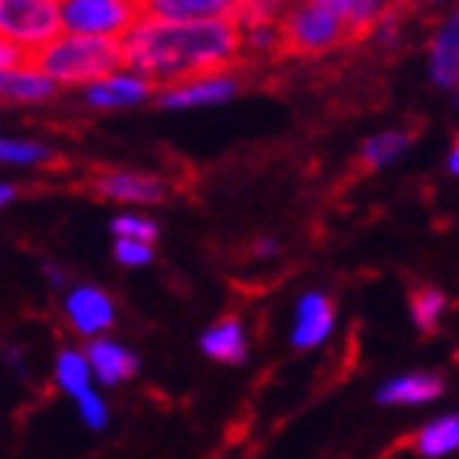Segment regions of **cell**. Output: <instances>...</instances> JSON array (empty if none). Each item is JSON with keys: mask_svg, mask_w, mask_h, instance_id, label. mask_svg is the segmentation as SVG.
<instances>
[{"mask_svg": "<svg viewBox=\"0 0 459 459\" xmlns=\"http://www.w3.org/2000/svg\"><path fill=\"white\" fill-rule=\"evenodd\" d=\"M247 39L233 20H142L122 37L125 66L152 86H187L243 63Z\"/></svg>", "mask_w": 459, "mask_h": 459, "instance_id": "cell-1", "label": "cell"}, {"mask_svg": "<svg viewBox=\"0 0 459 459\" xmlns=\"http://www.w3.org/2000/svg\"><path fill=\"white\" fill-rule=\"evenodd\" d=\"M125 63L122 39L115 37H79L63 33L39 49H30L27 66L49 76L53 82H102Z\"/></svg>", "mask_w": 459, "mask_h": 459, "instance_id": "cell-2", "label": "cell"}, {"mask_svg": "<svg viewBox=\"0 0 459 459\" xmlns=\"http://www.w3.org/2000/svg\"><path fill=\"white\" fill-rule=\"evenodd\" d=\"M344 43H351L348 23L316 0H306L286 10V17L279 23L276 56H325Z\"/></svg>", "mask_w": 459, "mask_h": 459, "instance_id": "cell-3", "label": "cell"}, {"mask_svg": "<svg viewBox=\"0 0 459 459\" xmlns=\"http://www.w3.org/2000/svg\"><path fill=\"white\" fill-rule=\"evenodd\" d=\"M0 33L23 49L63 37V0H0Z\"/></svg>", "mask_w": 459, "mask_h": 459, "instance_id": "cell-4", "label": "cell"}, {"mask_svg": "<svg viewBox=\"0 0 459 459\" xmlns=\"http://www.w3.org/2000/svg\"><path fill=\"white\" fill-rule=\"evenodd\" d=\"M142 20L134 0H63V30L79 37H125Z\"/></svg>", "mask_w": 459, "mask_h": 459, "instance_id": "cell-5", "label": "cell"}, {"mask_svg": "<svg viewBox=\"0 0 459 459\" xmlns=\"http://www.w3.org/2000/svg\"><path fill=\"white\" fill-rule=\"evenodd\" d=\"M66 318L79 335L99 338L115 322V302L99 286H79L66 296Z\"/></svg>", "mask_w": 459, "mask_h": 459, "instance_id": "cell-6", "label": "cell"}, {"mask_svg": "<svg viewBox=\"0 0 459 459\" xmlns=\"http://www.w3.org/2000/svg\"><path fill=\"white\" fill-rule=\"evenodd\" d=\"M243 7L247 0H142L144 20H233L237 23Z\"/></svg>", "mask_w": 459, "mask_h": 459, "instance_id": "cell-7", "label": "cell"}, {"mask_svg": "<svg viewBox=\"0 0 459 459\" xmlns=\"http://www.w3.org/2000/svg\"><path fill=\"white\" fill-rule=\"evenodd\" d=\"M92 191L99 197L122 204H158L164 201V181L152 178V174H134V171H106L92 178Z\"/></svg>", "mask_w": 459, "mask_h": 459, "instance_id": "cell-8", "label": "cell"}, {"mask_svg": "<svg viewBox=\"0 0 459 459\" xmlns=\"http://www.w3.org/2000/svg\"><path fill=\"white\" fill-rule=\"evenodd\" d=\"M332 325H335V302L325 292H306L296 308L292 344L299 351H312L332 335Z\"/></svg>", "mask_w": 459, "mask_h": 459, "instance_id": "cell-9", "label": "cell"}, {"mask_svg": "<svg viewBox=\"0 0 459 459\" xmlns=\"http://www.w3.org/2000/svg\"><path fill=\"white\" fill-rule=\"evenodd\" d=\"M237 89H239V79L223 73V76L197 79V82H187V86L164 89L161 96H158V106H164V108L211 106V102H223V99L237 96Z\"/></svg>", "mask_w": 459, "mask_h": 459, "instance_id": "cell-10", "label": "cell"}, {"mask_svg": "<svg viewBox=\"0 0 459 459\" xmlns=\"http://www.w3.org/2000/svg\"><path fill=\"white\" fill-rule=\"evenodd\" d=\"M86 358L102 384H122L138 371V358L125 344L108 342V338H92L86 348Z\"/></svg>", "mask_w": 459, "mask_h": 459, "instance_id": "cell-11", "label": "cell"}, {"mask_svg": "<svg viewBox=\"0 0 459 459\" xmlns=\"http://www.w3.org/2000/svg\"><path fill=\"white\" fill-rule=\"evenodd\" d=\"M443 394V377L440 374H401V377H391L387 384L377 387V401L381 403H427L437 401Z\"/></svg>", "mask_w": 459, "mask_h": 459, "instance_id": "cell-12", "label": "cell"}, {"mask_svg": "<svg viewBox=\"0 0 459 459\" xmlns=\"http://www.w3.org/2000/svg\"><path fill=\"white\" fill-rule=\"evenodd\" d=\"M201 351L213 361H223V364H243L247 361V335H243V325H239V318L227 316L221 318L213 328H207L201 335Z\"/></svg>", "mask_w": 459, "mask_h": 459, "instance_id": "cell-13", "label": "cell"}, {"mask_svg": "<svg viewBox=\"0 0 459 459\" xmlns=\"http://www.w3.org/2000/svg\"><path fill=\"white\" fill-rule=\"evenodd\" d=\"M430 66H433V79H437L440 86H446V89L459 86V13H453V17L446 20V27L433 39Z\"/></svg>", "mask_w": 459, "mask_h": 459, "instance_id": "cell-14", "label": "cell"}, {"mask_svg": "<svg viewBox=\"0 0 459 459\" xmlns=\"http://www.w3.org/2000/svg\"><path fill=\"white\" fill-rule=\"evenodd\" d=\"M407 446L423 459H437L459 450V417H437L413 433Z\"/></svg>", "mask_w": 459, "mask_h": 459, "instance_id": "cell-15", "label": "cell"}, {"mask_svg": "<svg viewBox=\"0 0 459 459\" xmlns=\"http://www.w3.org/2000/svg\"><path fill=\"white\" fill-rule=\"evenodd\" d=\"M152 82L138 76H108L102 82H92L86 89V99L92 106H132V102H142L148 92H152Z\"/></svg>", "mask_w": 459, "mask_h": 459, "instance_id": "cell-16", "label": "cell"}, {"mask_svg": "<svg viewBox=\"0 0 459 459\" xmlns=\"http://www.w3.org/2000/svg\"><path fill=\"white\" fill-rule=\"evenodd\" d=\"M0 86H4V99L7 102H43V99L56 96V82L30 66L4 73Z\"/></svg>", "mask_w": 459, "mask_h": 459, "instance_id": "cell-17", "label": "cell"}, {"mask_svg": "<svg viewBox=\"0 0 459 459\" xmlns=\"http://www.w3.org/2000/svg\"><path fill=\"white\" fill-rule=\"evenodd\" d=\"M89 358L82 351H73V348H63L56 358V384L63 391L79 401V397H86L92 391V377H89Z\"/></svg>", "mask_w": 459, "mask_h": 459, "instance_id": "cell-18", "label": "cell"}, {"mask_svg": "<svg viewBox=\"0 0 459 459\" xmlns=\"http://www.w3.org/2000/svg\"><path fill=\"white\" fill-rule=\"evenodd\" d=\"M411 144V134L407 132H381L368 138L361 148V168L364 171H377L384 164H391L397 154Z\"/></svg>", "mask_w": 459, "mask_h": 459, "instance_id": "cell-19", "label": "cell"}, {"mask_svg": "<svg viewBox=\"0 0 459 459\" xmlns=\"http://www.w3.org/2000/svg\"><path fill=\"white\" fill-rule=\"evenodd\" d=\"M443 312H446V296H443L440 289L420 286L411 292V316L420 332H433V328L440 325Z\"/></svg>", "mask_w": 459, "mask_h": 459, "instance_id": "cell-20", "label": "cell"}, {"mask_svg": "<svg viewBox=\"0 0 459 459\" xmlns=\"http://www.w3.org/2000/svg\"><path fill=\"white\" fill-rule=\"evenodd\" d=\"M112 230L118 239H138V243H154L158 239V223L144 221V217H132V213L115 217Z\"/></svg>", "mask_w": 459, "mask_h": 459, "instance_id": "cell-21", "label": "cell"}, {"mask_svg": "<svg viewBox=\"0 0 459 459\" xmlns=\"http://www.w3.org/2000/svg\"><path fill=\"white\" fill-rule=\"evenodd\" d=\"M0 158L13 164H43L49 161V152L37 142H17V138H7L0 144Z\"/></svg>", "mask_w": 459, "mask_h": 459, "instance_id": "cell-22", "label": "cell"}, {"mask_svg": "<svg viewBox=\"0 0 459 459\" xmlns=\"http://www.w3.org/2000/svg\"><path fill=\"white\" fill-rule=\"evenodd\" d=\"M154 249L152 243H138V239H115V259L122 266H144L152 263Z\"/></svg>", "mask_w": 459, "mask_h": 459, "instance_id": "cell-23", "label": "cell"}, {"mask_svg": "<svg viewBox=\"0 0 459 459\" xmlns=\"http://www.w3.org/2000/svg\"><path fill=\"white\" fill-rule=\"evenodd\" d=\"M79 417L86 420L89 430H102L108 423V411H106V403H102V397H99L96 391H89L86 397H79Z\"/></svg>", "mask_w": 459, "mask_h": 459, "instance_id": "cell-24", "label": "cell"}, {"mask_svg": "<svg viewBox=\"0 0 459 459\" xmlns=\"http://www.w3.org/2000/svg\"><path fill=\"white\" fill-rule=\"evenodd\" d=\"M316 4H322V7H328L332 13H338L344 23H348V17H351L354 7H358V0H316Z\"/></svg>", "mask_w": 459, "mask_h": 459, "instance_id": "cell-25", "label": "cell"}, {"mask_svg": "<svg viewBox=\"0 0 459 459\" xmlns=\"http://www.w3.org/2000/svg\"><path fill=\"white\" fill-rule=\"evenodd\" d=\"M450 171L459 174V138H456V144H453V154H450Z\"/></svg>", "mask_w": 459, "mask_h": 459, "instance_id": "cell-26", "label": "cell"}, {"mask_svg": "<svg viewBox=\"0 0 459 459\" xmlns=\"http://www.w3.org/2000/svg\"><path fill=\"white\" fill-rule=\"evenodd\" d=\"M10 197H13V187H4V191H0V201L7 204V201H10Z\"/></svg>", "mask_w": 459, "mask_h": 459, "instance_id": "cell-27", "label": "cell"}]
</instances>
